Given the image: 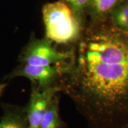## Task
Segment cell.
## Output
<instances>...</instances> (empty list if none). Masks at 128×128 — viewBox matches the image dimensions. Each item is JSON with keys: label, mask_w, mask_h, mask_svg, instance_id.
Listing matches in <instances>:
<instances>
[{"label": "cell", "mask_w": 128, "mask_h": 128, "mask_svg": "<svg viewBox=\"0 0 128 128\" xmlns=\"http://www.w3.org/2000/svg\"><path fill=\"white\" fill-rule=\"evenodd\" d=\"M7 83H2V84H0V96L4 92V89L7 87Z\"/></svg>", "instance_id": "obj_11"}, {"label": "cell", "mask_w": 128, "mask_h": 128, "mask_svg": "<svg viewBox=\"0 0 128 128\" xmlns=\"http://www.w3.org/2000/svg\"></svg>", "instance_id": "obj_13"}, {"label": "cell", "mask_w": 128, "mask_h": 128, "mask_svg": "<svg viewBox=\"0 0 128 128\" xmlns=\"http://www.w3.org/2000/svg\"><path fill=\"white\" fill-rule=\"evenodd\" d=\"M68 64L69 62L64 65L49 66L22 64L9 74L6 78L12 79L23 76L31 80L34 84H37L38 88L42 90L55 84L56 80L66 71Z\"/></svg>", "instance_id": "obj_4"}, {"label": "cell", "mask_w": 128, "mask_h": 128, "mask_svg": "<svg viewBox=\"0 0 128 128\" xmlns=\"http://www.w3.org/2000/svg\"><path fill=\"white\" fill-rule=\"evenodd\" d=\"M109 19L112 24L117 28L128 32V0H124L113 10Z\"/></svg>", "instance_id": "obj_9"}, {"label": "cell", "mask_w": 128, "mask_h": 128, "mask_svg": "<svg viewBox=\"0 0 128 128\" xmlns=\"http://www.w3.org/2000/svg\"><path fill=\"white\" fill-rule=\"evenodd\" d=\"M70 7L76 17L86 24L89 0H62Z\"/></svg>", "instance_id": "obj_10"}, {"label": "cell", "mask_w": 128, "mask_h": 128, "mask_svg": "<svg viewBox=\"0 0 128 128\" xmlns=\"http://www.w3.org/2000/svg\"><path fill=\"white\" fill-rule=\"evenodd\" d=\"M64 123L60 119L58 111V100L55 97L43 117L38 128H64Z\"/></svg>", "instance_id": "obj_8"}, {"label": "cell", "mask_w": 128, "mask_h": 128, "mask_svg": "<svg viewBox=\"0 0 128 128\" xmlns=\"http://www.w3.org/2000/svg\"><path fill=\"white\" fill-rule=\"evenodd\" d=\"M74 55V49L61 51L53 45L50 40L44 37L37 39L32 35L29 42L19 57L22 64L49 66L66 64L71 61Z\"/></svg>", "instance_id": "obj_3"}, {"label": "cell", "mask_w": 128, "mask_h": 128, "mask_svg": "<svg viewBox=\"0 0 128 128\" xmlns=\"http://www.w3.org/2000/svg\"><path fill=\"white\" fill-rule=\"evenodd\" d=\"M120 128H128V124H124V126H122V127H120Z\"/></svg>", "instance_id": "obj_12"}, {"label": "cell", "mask_w": 128, "mask_h": 128, "mask_svg": "<svg viewBox=\"0 0 128 128\" xmlns=\"http://www.w3.org/2000/svg\"><path fill=\"white\" fill-rule=\"evenodd\" d=\"M45 37L53 43L69 44L77 43L87 26L62 0L48 2L42 7Z\"/></svg>", "instance_id": "obj_2"}, {"label": "cell", "mask_w": 128, "mask_h": 128, "mask_svg": "<svg viewBox=\"0 0 128 128\" xmlns=\"http://www.w3.org/2000/svg\"><path fill=\"white\" fill-rule=\"evenodd\" d=\"M2 107L4 114L0 122V128H28L25 108L9 104H4Z\"/></svg>", "instance_id": "obj_7"}, {"label": "cell", "mask_w": 128, "mask_h": 128, "mask_svg": "<svg viewBox=\"0 0 128 128\" xmlns=\"http://www.w3.org/2000/svg\"><path fill=\"white\" fill-rule=\"evenodd\" d=\"M124 0H89L87 15L89 24L99 23L109 19L117 6Z\"/></svg>", "instance_id": "obj_6"}, {"label": "cell", "mask_w": 128, "mask_h": 128, "mask_svg": "<svg viewBox=\"0 0 128 128\" xmlns=\"http://www.w3.org/2000/svg\"><path fill=\"white\" fill-rule=\"evenodd\" d=\"M59 84L90 128L128 124V32L110 19L89 24Z\"/></svg>", "instance_id": "obj_1"}, {"label": "cell", "mask_w": 128, "mask_h": 128, "mask_svg": "<svg viewBox=\"0 0 128 128\" xmlns=\"http://www.w3.org/2000/svg\"><path fill=\"white\" fill-rule=\"evenodd\" d=\"M59 92H61L59 84H55L42 90L37 86H33L29 103L25 108L28 122V128H39L43 117Z\"/></svg>", "instance_id": "obj_5"}]
</instances>
